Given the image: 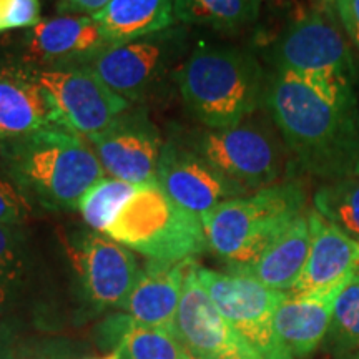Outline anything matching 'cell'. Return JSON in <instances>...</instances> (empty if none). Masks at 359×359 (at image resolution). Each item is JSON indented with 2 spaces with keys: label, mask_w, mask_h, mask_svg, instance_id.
<instances>
[{
  "label": "cell",
  "mask_w": 359,
  "mask_h": 359,
  "mask_svg": "<svg viewBox=\"0 0 359 359\" xmlns=\"http://www.w3.org/2000/svg\"><path fill=\"white\" fill-rule=\"evenodd\" d=\"M264 103L286 150L304 172L327 182L356 177L359 110L353 82L276 69Z\"/></svg>",
  "instance_id": "obj_1"
},
{
  "label": "cell",
  "mask_w": 359,
  "mask_h": 359,
  "mask_svg": "<svg viewBox=\"0 0 359 359\" xmlns=\"http://www.w3.org/2000/svg\"><path fill=\"white\" fill-rule=\"evenodd\" d=\"M0 160L32 203L57 212L79 208L105 175L93 147L69 127H48L2 143Z\"/></svg>",
  "instance_id": "obj_2"
},
{
  "label": "cell",
  "mask_w": 359,
  "mask_h": 359,
  "mask_svg": "<svg viewBox=\"0 0 359 359\" xmlns=\"http://www.w3.org/2000/svg\"><path fill=\"white\" fill-rule=\"evenodd\" d=\"M266 83L250 52L213 45L191 48L177 79L187 110L213 130L235 127L257 114Z\"/></svg>",
  "instance_id": "obj_3"
},
{
  "label": "cell",
  "mask_w": 359,
  "mask_h": 359,
  "mask_svg": "<svg viewBox=\"0 0 359 359\" xmlns=\"http://www.w3.org/2000/svg\"><path fill=\"white\" fill-rule=\"evenodd\" d=\"M304 205L306 191L298 182L276 183L223 201L201 218L208 248L228 268L250 266L304 213Z\"/></svg>",
  "instance_id": "obj_4"
},
{
  "label": "cell",
  "mask_w": 359,
  "mask_h": 359,
  "mask_svg": "<svg viewBox=\"0 0 359 359\" xmlns=\"http://www.w3.org/2000/svg\"><path fill=\"white\" fill-rule=\"evenodd\" d=\"M105 233L155 262L195 259L208 248L201 218L175 203L156 182L138 187Z\"/></svg>",
  "instance_id": "obj_5"
},
{
  "label": "cell",
  "mask_w": 359,
  "mask_h": 359,
  "mask_svg": "<svg viewBox=\"0 0 359 359\" xmlns=\"http://www.w3.org/2000/svg\"><path fill=\"white\" fill-rule=\"evenodd\" d=\"M190 52L187 29L170 27L107 48L87 67L120 97L142 105L178 88V74Z\"/></svg>",
  "instance_id": "obj_6"
},
{
  "label": "cell",
  "mask_w": 359,
  "mask_h": 359,
  "mask_svg": "<svg viewBox=\"0 0 359 359\" xmlns=\"http://www.w3.org/2000/svg\"><path fill=\"white\" fill-rule=\"evenodd\" d=\"M177 140L248 191L276 185L285 172L286 147L266 116L253 114L235 127L180 133Z\"/></svg>",
  "instance_id": "obj_7"
},
{
  "label": "cell",
  "mask_w": 359,
  "mask_h": 359,
  "mask_svg": "<svg viewBox=\"0 0 359 359\" xmlns=\"http://www.w3.org/2000/svg\"><path fill=\"white\" fill-rule=\"evenodd\" d=\"M215 306L262 359H285L275 336V313L290 293L264 286L250 275L196 268Z\"/></svg>",
  "instance_id": "obj_8"
},
{
  "label": "cell",
  "mask_w": 359,
  "mask_h": 359,
  "mask_svg": "<svg viewBox=\"0 0 359 359\" xmlns=\"http://www.w3.org/2000/svg\"><path fill=\"white\" fill-rule=\"evenodd\" d=\"M275 67L314 79L354 82L356 64L330 11H313L291 24L273 48Z\"/></svg>",
  "instance_id": "obj_9"
},
{
  "label": "cell",
  "mask_w": 359,
  "mask_h": 359,
  "mask_svg": "<svg viewBox=\"0 0 359 359\" xmlns=\"http://www.w3.org/2000/svg\"><path fill=\"white\" fill-rule=\"evenodd\" d=\"M107 48L110 43L92 15H58L25 29L8 58L37 74L87 67Z\"/></svg>",
  "instance_id": "obj_10"
},
{
  "label": "cell",
  "mask_w": 359,
  "mask_h": 359,
  "mask_svg": "<svg viewBox=\"0 0 359 359\" xmlns=\"http://www.w3.org/2000/svg\"><path fill=\"white\" fill-rule=\"evenodd\" d=\"M35 77L50 93L67 127L85 138L109 130L133 107L115 93L88 67L37 72Z\"/></svg>",
  "instance_id": "obj_11"
},
{
  "label": "cell",
  "mask_w": 359,
  "mask_h": 359,
  "mask_svg": "<svg viewBox=\"0 0 359 359\" xmlns=\"http://www.w3.org/2000/svg\"><path fill=\"white\" fill-rule=\"evenodd\" d=\"M196 268L193 263L188 269L175 318L180 344L198 359H262L218 311Z\"/></svg>",
  "instance_id": "obj_12"
},
{
  "label": "cell",
  "mask_w": 359,
  "mask_h": 359,
  "mask_svg": "<svg viewBox=\"0 0 359 359\" xmlns=\"http://www.w3.org/2000/svg\"><path fill=\"white\" fill-rule=\"evenodd\" d=\"M155 182L175 203L200 218L223 201L240 198L248 193L178 140L165 142Z\"/></svg>",
  "instance_id": "obj_13"
},
{
  "label": "cell",
  "mask_w": 359,
  "mask_h": 359,
  "mask_svg": "<svg viewBox=\"0 0 359 359\" xmlns=\"http://www.w3.org/2000/svg\"><path fill=\"white\" fill-rule=\"evenodd\" d=\"M87 140L110 177L137 187L155 183L165 142L142 105H133L109 130Z\"/></svg>",
  "instance_id": "obj_14"
},
{
  "label": "cell",
  "mask_w": 359,
  "mask_h": 359,
  "mask_svg": "<svg viewBox=\"0 0 359 359\" xmlns=\"http://www.w3.org/2000/svg\"><path fill=\"white\" fill-rule=\"evenodd\" d=\"M74 262L85 296L97 311L122 308L140 275L132 251L98 231L80 236L74 246Z\"/></svg>",
  "instance_id": "obj_15"
},
{
  "label": "cell",
  "mask_w": 359,
  "mask_h": 359,
  "mask_svg": "<svg viewBox=\"0 0 359 359\" xmlns=\"http://www.w3.org/2000/svg\"><path fill=\"white\" fill-rule=\"evenodd\" d=\"M48 127H67L34 72L11 58L0 62V145Z\"/></svg>",
  "instance_id": "obj_16"
},
{
  "label": "cell",
  "mask_w": 359,
  "mask_h": 359,
  "mask_svg": "<svg viewBox=\"0 0 359 359\" xmlns=\"http://www.w3.org/2000/svg\"><path fill=\"white\" fill-rule=\"evenodd\" d=\"M311 246L304 269L290 294L325 293L343 285L359 264V243L344 235L316 210L308 213Z\"/></svg>",
  "instance_id": "obj_17"
},
{
  "label": "cell",
  "mask_w": 359,
  "mask_h": 359,
  "mask_svg": "<svg viewBox=\"0 0 359 359\" xmlns=\"http://www.w3.org/2000/svg\"><path fill=\"white\" fill-rule=\"evenodd\" d=\"M195 259L155 262L150 259L135 283L122 309L135 323L175 333V318L182 299L188 269Z\"/></svg>",
  "instance_id": "obj_18"
},
{
  "label": "cell",
  "mask_w": 359,
  "mask_h": 359,
  "mask_svg": "<svg viewBox=\"0 0 359 359\" xmlns=\"http://www.w3.org/2000/svg\"><path fill=\"white\" fill-rule=\"evenodd\" d=\"M343 285L318 294H288L280 304L273 326L285 359L308 356L323 343L331 326L334 299Z\"/></svg>",
  "instance_id": "obj_19"
},
{
  "label": "cell",
  "mask_w": 359,
  "mask_h": 359,
  "mask_svg": "<svg viewBox=\"0 0 359 359\" xmlns=\"http://www.w3.org/2000/svg\"><path fill=\"white\" fill-rule=\"evenodd\" d=\"M309 246H311L309 219L308 213H303L264 250L257 262L245 268L228 269L245 273L268 288L286 293L293 290L296 281L302 276L309 255Z\"/></svg>",
  "instance_id": "obj_20"
},
{
  "label": "cell",
  "mask_w": 359,
  "mask_h": 359,
  "mask_svg": "<svg viewBox=\"0 0 359 359\" xmlns=\"http://www.w3.org/2000/svg\"><path fill=\"white\" fill-rule=\"evenodd\" d=\"M110 47L123 45L173 25V0H110L92 15Z\"/></svg>",
  "instance_id": "obj_21"
},
{
  "label": "cell",
  "mask_w": 359,
  "mask_h": 359,
  "mask_svg": "<svg viewBox=\"0 0 359 359\" xmlns=\"http://www.w3.org/2000/svg\"><path fill=\"white\" fill-rule=\"evenodd\" d=\"M175 20L218 32H238L258 19L259 0H173Z\"/></svg>",
  "instance_id": "obj_22"
},
{
  "label": "cell",
  "mask_w": 359,
  "mask_h": 359,
  "mask_svg": "<svg viewBox=\"0 0 359 359\" xmlns=\"http://www.w3.org/2000/svg\"><path fill=\"white\" fill-rule=\"evenodd\" d=\"M314 210L359 243V177L327 182L314 193Z\"/></svg>",
  "instance_id": "obj_23"
},
{
  "label": "cell",
  "mask_w": 359,
  "mask_h": 359,
  "mask_svg": "<svg viewBox=\"0 0 359 359\" xmlns=\"http://www.w3.org/2000/svg\"><path fill=\"white\" fill-rule=\"evenodd\" d=\"M30 253L22 226L0 223V309L22 294L29 280Z\"/></svg>",
  "instance_id": "obj_24"
},
{
  "label": "cell",
  "mask_w": 359,
  "mask_h": 359,
  "mask_svg": "<svg viewBox=\"0 0 359 359\" xmlns=\"http://www.w3.org/2000/svg\"><path fill=\"white\" fill-rule=\"evenodd\" d=\"M137 190L138 187L132 183L114 177H103L82 196L79 212L93 231L105 233Z\"/></svg>",
  "instance_id": "obj_25"
},
{
  "label": "cell",
  "mask_w": 359,
  "mask_h": 359,
  "mask_svg": "<svg viewBox=\"0 0 359 359\" xmlns=\"http://www.w3.org/2000/svg\"><path fill=\"white\" fill-rule=\"evenodd\" d=\"M118 349L122 359H183L185 351L172 331L138 325L130 316Z\"/></svg>",
  "instance_id": "obj_26"
},
{
  "label": "cell",
  "mask_w": 359,
  "mask_h": 359,
  "mask_svg": "<svg viewBox=\"0 0 359 359\" xmlns=\"http://www.w3.org/2000/svg\"><path fill=\"white\" fill-rule=\"evenodd\" d=\"M327 339L338 351L359 349V264L336 296Z\"/></svg>",
  "instance_id": "obj_27"
},
{
  "label": "cell",
  "mask_w": 359,
  "mask_h": 359,
  "mask_svg": "<svg viewBox=\"0 0 359 359\" xmlns=\"http://www.w3.org/2000/svg\"><path fill=\"white\" fill-rule=\"evenodd\" d=\"M32 212V200L13 182L0 160V223L22 226Z\"/></svg>",
  "instance_id": "obj_28"
},
{
  "label": "cell",
  "mask_w": 359,
  "mask_h": 359,
  "mask_svg": "<svg viewBox=\"0 0 359 359\" xmlns=\"http://www.w3.org/2000/svg\"><path fill=\"white\" fill-rule=\"evenodd\" d=\"M40 22L39 0H6L4 29H30Z\"/></svg>",
  "instance_id": "obj_29"
},
{
  "label": "cell",
  "mask_w": 359,
  "mask_h": 359,
  "mask_svg": "<svg viewBox=\"0 0 359 359\" xmlns=\"http://www.w3.org/2000/svg\"><path fill=\"white\" fill-rule=\"evenodd\" d=\"M334 7L344 30L359 50V0H336Z\"/></svg>",
  "instance_id": "obj_30"
},
{
  "label": "cell",
  "mask_w": 359,
  "mask_h": 359,
  "mask_svg": "<svg viewBox=\"0 0 359 359\" xmlns=\"http://www.w3.org/2000/svg\"><path fill=\"white\" fill-rule=\"evenodd\" d=\"M110 0H62L64 15H95L107 7Z\"/></svg>",
  "instance_id": "obj_31"
},
{
  "label": "cell",
  "mask_w": 359,
  "mask_h": 359,
  "mask_svg": "<svg viewBox=\"0 0 359 359\" xmlns=\"http://www.w3.org/2000/svg\"><path fill=\"white\" fill-rule=\"evenodd\" d=\"M20 348L11 326L0 320V359H19Z\"/></svg>",
  "instance_id": "obj_32"
},
{
  "label": "cell",
  "mask_w": 359,
  "mask_h": 359,
  "mask_svg": "<svg viewBox=\"0 0 359 359\" xmlns=\"http://www.w3.org/2000/svg\"><path fill=\"white\" fill-rule=\"evenodd\" d=\"M19 359H69V354H65L62 349L58 348H35V349H27V351L19 353Z\"/></svg>",
  "instance_id": "obj_33"
},
{
  "label": "cell",
  "mask_w": 359,
  "mask_h": 359,
  "mask_svg": "<svg viewBox=\"0 0 359 359\" xmlns=\"http://www.w3.org/2000/svg\"><path fill=\"white\" fill-rule=\"evenodd\" d=\"M4 15H6V0H0V32H6V29H4Z\"/></svg>",
  "instance_id": "obj_34"
},
{
  "label": "cell",
  "mask_w": 359,
  "mask_h": 359,
  "mask_svg": "<svg viewBox=\"0 0 359 359\" xmlns=\"http://www.w3.org/2000/svg\"><path fill=\"white\" fill-rule=\"evenodd\" d=\"M320 4H321L323 11H330V6L331 7L336 6V0H320Z\"/></svg>",
  "instance_id": "obj_35"
},
{
  "label": "cell",
  "mask_w": 359,
  "mask_h": 359,
  "mask_svg": "<svg viewBox=\"0 0 359 359\" xmlns=\"http://www.w3.org/2000/svg\"><path fill=\"white\" fill-rule=\"evenodd\" d=\"M98 359H122V351H120V349L116 348V351L110 353L109 356H105V358H98Z\"/></svg>",
  "instance_id": "obj_36"
},
{
  "label": "cell",
  "mask_w": 359,
  "mask_h": 359,
  "mask_svg": "<svg viewBox=\"0 0 359 359\" xmlns=\"http://www.w3.org/2000/svg\"><path fill=\"white\" fill-rule=\"evenodd\" d=\"M183 349H185V348H183ZM183 359H198V358L191 356V354H190V353H188V351H187V349H185V351H183Z\"/></svg>",
  "instance_id": "obj_37"
},
{
  "label": "cell",
  "mask_w": 359,
  "mask_h": 359,
  "mask_svg": "<svg viewBox=\"0 0 359 359\" xmlns=\"http://www.w3.org/2000/svg\"><path fill=\"white\" fill-rule=\"evenodd\" d=\"M356 177H359V161H358V170H356Z\"/></svg>",
  "instance_id": "obj_38"
}]
</instances>
